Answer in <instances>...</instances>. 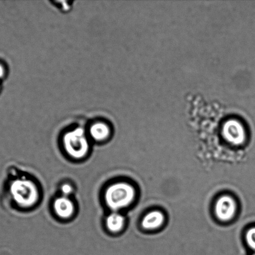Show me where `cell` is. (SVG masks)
Returning <instances> with one entry per match:
<instances>
[{"instance_id":"cell-2","label":"cell","mask_w":255,"mask_h":255,"mask_svg":"<svg viewBox=\"0 0 255 255\" xmlns=\"http://www.w3.org/2000/svg\"><path fill=\"white\" fill-rule=\"evenodd\" d=\"M135 190L131 185L119 182L110 186L105 192V201L114 211L129 206L133 202Z\"/></svg>"},{"instance_id":"cell-13","label":"cell","mask_w":255,"mask_h":255,"mask_svg":"<svg viewBox=\"0 0 255 255\" xmlns=\"http://www.w3.org/2000/svg\"><path fill=\"white\" fill-rule=\"evenodd\" d=\"M253 255H255V254H254Z\"/></svg>"},{"instance_id":"cell-1","label":"cell","mask_w":255,"mask_h":255,"mask_svg":"<svg viewBox=\"0 0 255 255\" xmlns=\"http://www.w3.org/2000/svg\"><path fill=\"white\" fill-rule=\"evenodd\" d=\"M8 189L9 196L18 206H31L38 199V191L36 185L29 180H14L10 183Z\"/></svg>"},{"instance_id":"cell-10","label":"cell","mask_w":255,"mask_h":255,"mask_svg":"<svg viewBox=\"0 0 255 255\" xmlns=\"http://www.w3.org/2000/svg\"><path fill=\"white\" fill-rule=\"evenodd\" d=\"M246 241L249 246L255 251V227L247 232Z\"/></svg>"},{"instance_id":"cell-7","label":"cell","mask_w":255,"mask_h":255,"mask_svg":"<svg viewBox=\"0 0 255 255\" xmlns=\"http://www.w3.org/2000/svg\"><path fill=\"white\" fill-rule=\"evenodd\" d=\"M224 134L226 138L234 144H241L245 140L244 130L238 124L227 125L224 128Z\"/></svg>"},{"instance_id":"cell-4","label":"cell","mask_w":255,"mask_h":255,"mask_svg":"<svg viewBox=\"0 0 255 255\" xmlns=\"http://www.w3.org/2000/svg\"><path fill=\"white\" fill-rule=\"evenodd\" d=\"M236 211L234 200L229 196H222L217 202L216 212L217 217L222 221H228L233 218Z\"/></svg>"},{"instance_id":"cell-9","label":"cell","mask_w":255,"mask_h":255,"mask_svg":"<svg viewBox=\"0 0 255 255\" xmlns=\"http://www.w3.org/2000/svg\"><path fill=\"white\" fill-rule=\"evenodd\" d=\"M125 219L121 214L114 212L106 219V226L109 231L116 233L121 231L124 226Z\"/></svg>"},{"instance_id":"cell-12","label":"cell","mask_w":255,"mask_h":255,"mask_svg":"<svg viewBox=\"0 0 255 255\" xmlns=\"http://www.w3.org/2000/svg\"><path fill=\"white\" fill-rule=\"evenodd\" d=\"M5 74V69L4 67L2 66L1 64H0V79L3 77Z\"/></svg>"},{"instance_id":"cell-8","label":"cell","mask_w":255,"mask_h":255,"mask_svg":"<svg viewBox=\"0 0 255 255\" xmlns=\"http://www.w3.org/2000/svg\"><path fill=\"white\" fill-rule=\"evenodd\" d=\"M164 222V216L162 212L152 211L142 220V226L147 230H154L161 227Z\"/></svg>"},{"instance_id":"cell-6","label":"cell","mask_w":255,"mask_h":255,"mask_svg":"<svg viewBox=\"0 0 255 255\" xmlns=\"http://www.w3.org/2000/svg\"><path fill=\"white\" fill-rule=\"evenodd\" d=\"M111 129L108 124L103 122H96L90 126L89 135L97 141H104L110 136Z\"/></svg>"},{"instance_id":"cell-3","label":"cell","mask_w":255,"mask_h":255,"mask_svg":"<svg viewBox=\"0 0 255 255\" xmlns=\"http://www.w3.org/2000/svg\"><path fill=\"white\" fill-rule=\"evenodd\" d=\"M63 144L67 153L75 159L82 158L89 151L88 137L82 128L67 132L63 137Z\"/></svg>"},{"instance_id":"cell-5","label":"cell","mask_w":255,"mask_h":255,"mask_svg":"<svg viewBox=\"0 0 255 255\" xmlns=\"http://www.w3.org/2000/svg\"><path fill=\"white\" fill-rule=\"evenodd\" d=\"M56 214L62 219H67L74 213V206L68 197L62 196L56 199L54 203Z\"/></svg>"},{"instance_id":"cell-11","label":"cell","mask_w":255,"mask_h":255,"mask_svg":"<svg viewBox=\"0 0 255 255\" xmlns=\"http://www.w3.org/2000/svg\"><path fill=\"white\" fill-rule=\"evenodd\" d=\"M72 191L73 189L72 186L68 184H65L61 187L62 193L63 194L64 196L67 197L72 193Z\"/></svg>"}]
</instances>
